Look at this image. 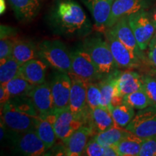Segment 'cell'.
Returning a JSON list of instances; mask_svg holds the SVG:
<instances>
[{
  "instance_id": "obj_1",
  "label": "cell",
  "mask_w": 156,
  "mask_h": 156,
  "mask_svg": "<svg viewBox=\"0 0 156 156\" xmlns=\"http://www.w3.org/2000/svg\"><path fill=\"white\" fill-rule=\"evenodd\" d=\"M49 21L55 34L69 38L87 36L92 28L83 7L73 0L56 1Z\"/></svg>"
},
{
  "instance_id": "obj_2",
  "label": "cell",
  "mask_w": 156,
  "mask_h": 156,
  "mask_svg": "<svg viewBox=\"0 0 156 156\" xmlns=\"http://www.w3.org/2000/svg\"><path fill=\"white\" fill-rule=\"evenodd\" d=\"M1 121L15 132L36 130L40 115L29 96L11 98L1 107Z\"/></svg>"
},
{
  "instance_id": "obj_3",
  "label": "cell",
  "mask_w": 156,
  "mask_h": 156,
  "mask_svg": "<svg viewBox=\"0 0 156 156\" xmlns=\"http://www.w3.org/2000/svg\"><path fill=\"white\" fill-rule=\"evenodd\" d=\"M83 47L90 56L95 67L103 77L118 72L119 67L106 38L98 36L87 37L84 40Z\"/></svg>"
},
{
  "instance_id": "obj_4",
  "label": "cell",
  "mask_w": 156,
  "mask_h": 156,
  "mask_svg": "<svg viewBox=\"0 0 156 156\" xmlns=\"http://www.w3.org/2000/svg\"><path fill=\"white\" fill-rule=\"evenodd\" d=\"M38 58L48 67L66 74L72 73L71 52L59 40H45L38 45Z\"/></svg>"
},
{
  "instance_id": "obj_5",
  "label": "cell",
  "mask_w": 156,
  "mask_h": 156,
  "mask_svg": "<svg viewBox=\"0 0 156 156\" xmlns=\"http://www.w3.org/2000/svg\"><path fill=\"white\" fill-rule=\"evenodd\" d=\"M7 136L9 137L15 153L20 155L39 156L44 155L48 151L36 130L15 132L8 129V135Z\"/></svg>"
},
{
  "instance_id": "obj_6",
  "label": "cell",
  "mask_w": 156,
  "mask_h": 156,
  "mask_svg": "<svg viewBox=\"0 0 156 156\" xmlns=\"http://www.w3.org/2000/svg\"><path fill=\"white\" fill-rule=\"evenodd\" d=\"M72 73L86 83H98L103 77L83 47L71 52Z\"/></svg>"
},
{
  "instance_id": "obj_7",
  "label": "cell",
  "mask_w": 156,
  "mask_h": 156,
  "mask_svg": "<svg viewBox=\"0 0 156 156\" xmlns=\"http://www.w3.org/2000/svg\"><path fill=\"white\" fill-rule=\"evenodd\" d=\"M127 19L139 48L140 50L145 51L149 47L156 30L149 13L145 10H142L129 15Z\"/></svg>"
},
{
  "instance_id": "obj_8",
  "label": "cell",
  "mask_w": 156,
  "mask_h": 156,
  "mask_svg": "<svg viewBox=\"0 0 156 156\" xmlns=\"http://www.w3.org/2000/svg\"><path fill=\"white\" fill-rule=\"evenodd\" d=\"M126 129L143 139L156 137V106L139 110Z\"/></svg>"
},
{
  "instance_id": "obj_9",
  "label": "cell",
  "mask_w": 156,
  "mask_h": 156,
  "mask_svg": "<svg viewBox=\"0 0 156 156\" xmlns=\"http://www.w3.org/2000/svg\"><path fill=\"white\" fill-rule=\"evenodd\" d=\"M69 75L72 80L69 108L76 118L85 123L87 116V112L90 111L87 104V84L88 83L73 74Z\"/></svg>"
},
{
  "instance_id": "obj_10",
  "label": "cell",
  "mask_w": 156,
  "mask_h": 156,
  "mask_svg": "<svg viewBox=\"0 0 156 156\" xmlns=\"http://www.w3.org/2000/svg\"><path fill=\"white\" fill-rule=\"evenodd\" d=\"M54 106L58 110L69 108L72 80L68 74L55 71L50 81Z\"/></svg>"
},
{
  "instance_id": "obj_11",
  "label": "cell",
  "mask_w": 156,
  "mask_h": 156,
  "mask_svg": "<svg viewBox=\"0 0 156 156\" xmlns=\"http://www.w3.org/2000/svg\"><path fill=\"white\" fill-rule=\"evenodd\" d=\"M105 37L119 68L130 69L139 66L140 58L116 38L108 29L105 31Z\"/></svg>"
},
{
  "instance_id": "obj_12",
  "label": "cell",
  "mask_w": 156,
  "mask_h": 156,
  "mask_svg": "<svg viewBox=\"0 0 156 156\" xmlns=\"http://www.w3.org/2000/svg\"><path fill=\"white\" fill-rule=\"evenodd\" d=\"M155 0H115L107 24V29L112 28L122 17L149 8Z\"/></svg>"
},
{
  "instance_id": "obj_13",
  "label": "cell",
  "mask_w": 156,
  "mask_h": 156,
  "mask_svg": "<svg viewBox=\"0 0 156 156\" xmlns=\"http://www.w3.org/2000/svg\"><path fill=\"white\" fill-rule=\"evenodd\" d=\"M94 129L92 126H82L77 131L63 142L64 155L68 156L83 155L85 147L90 141V138L95 135Z\"/></svg>"
},
{
  "instance_id": "obj_14",
  "label": "cell",
  "mask_w": 156,
  "mask_h": 156,
  "mask_svg": "<svg viewBox=\"0 0 156 156\" xmlns=\"http://www.w3.org/2000/svg\"><path fill=\"white\" fill-rule=\"evenodd\" d=\"M83 124L81 120L76 118L69 108L58 110L54 123V130L57 139L62 141L67 139L78 129L83 126Z\"/></svg>"
},
{
  "instance_id": "obj_15",
  "label": "cell",
  "mask_w": 156,
  "mask_h": 156,
  "mask_svg": "<svg viewBox=\"0 0 156 156\" xmlns=\"http://www.w3.org/2000/svg\"><path fill=\"white\" fill-rule=\"evenodd\" d=\"M28 96L31 98L40 116L48 114L56 110L50 83L47 82L35 86Z\"/></svg>"
},
{
  "instance_id": "obj_16",
  "label": "cell",
  "mask_w": 156,
  "mask_h": 156,
  "mask_svg": "<svg viewBox=\"0 0 156 156\" xmlns=\"http://www.w3.org/2000/svg\"><path fill=\"white\" fill-rule=\"evenodd\" d=\"M108 30L136 56L140 58H142V51L139 48L133 31L128 22L127 17H122Z\"/></svg>"
},
{
  "instance_id": "obj_17",
  "label": "cell",
  "mask_w": 156,
  "mask_h": 156,
  "mask_svg": "<svg viewBox=\"0 0 156 156\" xmlns=\"http://www.w3.org/2000/svg\"><path fill=\"white\" fill-rule=\"evenodd\" d=\"M84 2L92 15L95 28L98 31L105 32L114 0H84Z\"/></svg>"
},
{
  "instance_id": "obj_18",
  "label": "cell",
  "mask_w": 156,
  "mask_h": 156,
  "mask_svg": "<svg viewBox=\"0 0 156 156\" xmlns=\"http://www.w3.org/2000/svg\"><path fill=\"white\" fill-rule=\"evenodd\" d=\"M58 112V109H56L53 112L40 116V120L36 129L37 134L48 150L53 147L57 139L54 130V123L57 117Z\"/></svg>"
},
{
  "instance_id": "obj_19",
  "label": "cell",
  "mask_w": 156,
  "mask_h": 156,
  "mask_svg": "<svg viewBox=\"0 0 156 156\" xmlns=\"http://www.w3.org/2000/svg\"><path fill=\"white\" fill-rule=\"evenodd\" d=\"M48 66L40 58H34L25 62L20 67V74L32 85H41L46 82Z\"/></svg>"
},
{
  "instance_id": "obj_20",
  "label": "cell",
  "mask_w": 156,
  "mask_h": 156,
  "mask_svg": "<svg viewBox=\"0 0 156 156\" xmlns=\"http://www.w3.org/2000/svg\"><path fill=\"white\" fill-rule=\"evenodd\" d=\"M19 21L30 22L38 15L42 0H7Z\"/></svg>"
},
{
  "instance_id": "obj_21",
  "label": "cell",
  "mask_w": 156,
  "mask_h": 156,
  "mask_svg": "<svg viewBox=\"0 0 156 156\" xmlns=\"http://www.w3.org/2000/svg\"><path fill=\"white\" fill-rule=\"evenodd\" d=\"M117 87L122 97L139 90L142 87V77L130 69L119 73L116 77Z\"/></svg>"
},
{
  "instance_id": "obj_22",
  "label": "cell",
  "mask_w": 156,
  "mask_h": 156,
  "mask_svg": "<svg viewBox=\"0 0 156 156\" xmlns=\"http://www.w3.org/2000/svg\"><path fill=\"white\" fill-rule=\"evenodd\" d=\"M119 73L117 72L112 75L105 76L97 83L101 90V106L103 108L108 109L112 105L113 98L115 96H121L116 83Z\"/></svg>"
},
{
  "instance_id": "obj_23",
  "label": "cell",
  "mask_w": 156,
  "mask_h": 156,
  "mask_svg": "<svg viewBox=\"0 0 156 156\" xmlns=\"http://www.w3.org/2000/svg\"><path fill=\"white\" fill-rule=\"evenodd\" d=\"M12 56L22 65L34 58H38V46L26 39H15Z\"/></svg>"
},
{
  "instance_id": "obj_24",
  "label": "cell",
  "mask_w": 156,
  "mask_h": 156,
  "mask_svg": "<svg viewBox=\"0 0 156 156\" xmlns=\"http://www.w3.org/2000/svg\"><path fill=\"white\" fill-rule=\"evenodd\" d=\"M132 132L128 131L126 129L119 126H114L113 127L101 132L93 136L94 140L104 147L116 145L123 138L129 135Z\"/></svg>"
},
{
  "instance_id": "obj_25",
  "label": "cell",
  "mask_w": 156,
  "mask_h": 156,
  "mask_svg": "<svg viewBox=\"0 0 156 156\" xmlns=\"http://www.w3.org/2000/svg\"><path fill=\"white\" fill-rule=\"evenodd\" d=\"M90 116L92 122L91 126L94 130H96L97 133L116 126L108 109L101 106L90 110Z\"/></svg>"
},
{
  "instance_id": "obj_26",
  "label": "cell",
  "mask_w": 156,
  "mask_h": 156,
  "mask_svg": "<svg viewBox=\"0 0 156 156\" xmlns=\"http://www.w3.org/2000/svg\"><path fill=\"white\" fill-rule=\"evenodd\" d=\"M143 140V138L131 133L123 138L114 147L119 156L139 155Z\"/></svg>"
},
{
  "instance_id": "obj_27",
  "label": "cell",
  "mask_w": 156,
  "mask_h": 156,
  "mask_svg": "<svg viewBox=\"0 0 156 156\" xmlns=\"http://www.w3.org/2000/svg\"><path fill=\"white\" fill-rule=\"evenodd\" d=\"M108 110L116 125L124 128L131 122L136 114L134 108L125 103L118 106H111Z\"/></svg>"
},
{
  "instance_id": "obj_28",
  "label": "cell",
  "mask_w": 156,
  "mask_h": 156,
  "mask_svg": "<svg viewBox=\"0 0 156 156\" xmlns=\"http://www.w3.org/2000/svg\"><path fill=\"white\" fill-rule=\"evenodd\" d=\"M21 64L12 56L0 60V84L5 85L20 74Z\"/></svg>"
},
{
  "instance_id": "obj_29",
  "label": "cell",
  "mask_w": 156,
  "mask_h": 156,
  "mask_svg": "<svg viewBox=\"0 0 156 156\" xmlns=\"http://www.w3.org/2000/svg\"><path fill=\"white\" fill-rule=\"evenodd\" d=\"M11 98L18 96H28L35 85L29 83L23 76L20 74L6 84Z\"/></svg>"
},
{
  "instance_id": "obj_30",
  "label": "cell",
  "mask_w": 156,
  "mask_h": 156,
  "mask_svg": "<svg viewBox=\"0 0 156 156\" xmlns=\"http://www.w3.org/2000/svg\"><path fill=\"white\" fill-rule=\"evenodd\" d=\"M123 103H125L137 110H141L151 106L149 98L146 95L143 87L139 90L124 95L123 97Z\"/></svg>"
},
{
  "instance_id": "obj_31",
  "label": "cell",
  "mask_w": 156,
  "mask_h": 156,
  "mask_svg": "<svg viewBox=\"0 0 156 156\" xmlns=\"http://www.w3.org/2000/svg\"><path fill=\"white\" fill-rule=\"evenodd\" d=\"M87 104L90 110L101 106V90L97 83L87 84Z\"/></svg>"
},
{
  "instance_id": "obj_32",
  "label": "cell",
  "mask_w": 156,
  "mask_h": 156,
  "mask_svg": "<svg viewBox=\"0 0 156 156\" xmlns=\"http://www.w3.org/2000/svg\"><path fill=\"white\" fill-rule=\"evenodd\" d=\"M142 87L149 98L151 106H156V78L151 75L142 77Z\"/></svg>"
},
{
  "instance_id": "obj_33",
  "label": "cell",
  "mask_w": 156,
  "mask_h": 156,
  "mask_svg": "<svg viewBox=\"0 0 156 156\" xmlns=\"http://www.w3.org/2000/svg\"><path fill=\"white\" fill-rule=\"evenodd\" d=\"M16 38L1 37L0 38V60L5 59L12 56L13 45Z\"/></svg>"
},
{
  "instance_id": "obj_34",
  "label": "cell",
  "mask_w": 156,
  "mask_h": 156,
  "mask_svg": "<svg viewBox=\"0 0 156 156\" xmlns=\"http://www.w3.org/2000/svg\"><path fill=\"white\" fill-rule=\"evenodd\" d=\"M106 147L99 144L96 140H94L93 136L85 147L83 155L86 156H105Z\"/></svg>"
},
{
  "instance_id": "obj_35",
  "label": "cell",
  "mask_w": 156,
  "mask_h": 156,
  "mask_svg": "<svg viewBox=\"0 0 156 156\" xmlns=\"http://www.w3.org/2000/svg\"><path fill=\"white\" fill-rule=\"evenodd\" d=\"M140 156H155L156 155V137H150L144 139Z\"/></svg>"
},
{
  "instance_id": "obj_36",
  "label": "cell",
  "mask_w": 156,
  "mask_h": 156,
  "mask_svg": "<svg viewBox=\"0 0 156 156\" xmlns=\"http://www.w3.org/2000/svg\"><path fill=\"white\" fill-rule=\"evenodd\" d=\"M10 98V94H9L6 85H0V103H1V107H2Z\"/></svg>"
},
{
  "instance_id": "obj_37",
  "label": "cell",
  "mask_w": 156,
  "mask_h": 156,
  "mask_svg": "<svg viewBox=\"0 0 156 156\" xmlns=\"http://www.w3.org/2000/svg\"><path fill=\"white\" fill-rule=\"evenodd\" d=\"M147 56L150 63L156 69V45H150L148 47Z\"/></svg>"
},
{
  "instance_id": "obj_38",
  "label": "cell",
  "mask_w": 156,
  "mask_h": 156,
  "mask_svg": "<svg viewBox=\"0 0 156 156\" xmlns=\"http://www.w3.org/2000/svg\"><path fill=\"white\" fill-rule=\"evenodd\" d=\"M149 15L150 17H151L152 23H153V24L154 26H155L156 30V8L154 9L151 13H149Z\"/></svg>"
},
{
  "instance_id": "obj_39",
  "label": "cell",
  "mask_w": 156,
  "mask_h": 156,
  "mask_svg": "<svg viewBox=\"0 0 156 156\" xmlns=\"http://www.w3.org/2000/svg\"><path fill=\"white\" fill-rule=\"evenodd\" d=\"M6 9L5 0H0V12L2 15Z\"/></svg>"
},
{
  "instance_id": "obj_40",
  "label": "cell",
  "mask_w": 156,
  "mask_h": 156,
  "mask_svg": "<svg viewBox=\"0 0 156 156\" xmlns=\"http://www.w3.org/2000/svg\"><path fill=\"white\" fill-rule=\"evenodd\" d=\"M150 45H156V34H155V36H154V37L153 38V39H152L151 44H150ZM149 45V46H150Z\"/></svg>"
},
{
  "instance_id": "obj_41",
  "label": "cell",
  "mask_w": 156,
  "mask_h": 156,
  "mask_svg": "<svg viewBox=\"0 0 156 156\" xmlns=\"http://www.w3.org/2000/svg\"><path fill=\"white\" fill-rule=\"evenodd\" d=\"M114 1H115V0H114Z\"/></svg>"
}]
</instances>
